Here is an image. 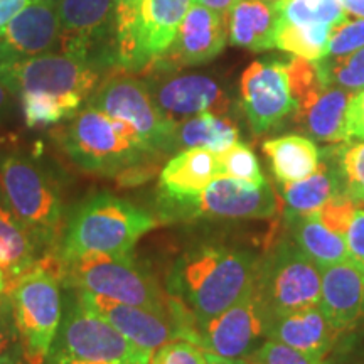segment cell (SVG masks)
I'll list each match as a JSON object with an SVG mask.
<instances>
[{
  "label": "cell",
  "instance_id": "1",
  "mask_svg": "<svg viewBox=\"0 0 364 364\" xmlns=\"http://www.w3.org/2000/svg\"><path fill=\"white\" fill-rule=\"evenodd\" d=\"M258 260L252 253L226 247H198L181 257L169 277L171 294L206 324L250 294Z\"/></svg>",
  "mask_w": 364,
  "mask_h": 364
},
{
  "label": "cell",
  "instance_id": "2",
  "mask_svg": "<svg viewBox=\"0 0 364 364\" xmlns=\"http://www.w3.org/2000/svg\"><path fill=\"white\" fill-rule=\"evenodd\" d=\"M159 226L157 218L125 199L95 194L73 213L58 257L103 253L127 257L136 241Z\"/></svg>",
  "mask_w": 364,
  "mask_h": 364
},
{
  "label": "cell",
  "instance_id": "3",
  "mask_svg": "<svg viewBox=\"0 0 364 364\" xmlns=\"http://www.w3.org/2000/svg\"><path fill=\"white\" fill-rule=\"evenodd\" d=\"M59 280L73 289L85 290L100 297L171 314L176 299L167 295L132 255L112 257L103 253H85L75 257H56Z\"/></svg>",
  "mask_w": 364,
  "mask_h": 364
},
{
  "label": "cell",
  "instance_id": "4",
  "mask_svg": "<svg viewBox=\"0 0 364 364\" xmlns=\"http://www.w3.org/2000/svg\"><path fill=\"white\" fill-rule=\"evenodd\" d=\"M22 356L27 364H44L63 318L56 263L36 262L6 287Z\"/></svg>",
  "mask_w": 364,
  "mask_h": 364
},
{
  "label": "cell",
  "instance_id": "5",
  "mask_svg": "<svg viewBox=\"0 0 364 364\" xmlns=\"http://www.w3.org/2000/svg\"><path fill=\"white\" fill-rule=\"evenodd\" d=\"M0 194L36 245L51 247L56 243L63 228V199L48 169L22 154L2 156Z\"/></svg>",
  "mask_w": 364,
  "mask_h": 364
},
{
  "label": "cell",
  "instance_id": "6",
  "mask_svg": "<svg viewBox=\"0 0 364 364\" xmlns=\"http://www.w3.org/2000/svg\"><path fill=\"white\" fill-rule=\"evenodd\" d=\"M59 142L83 171L120 177L122 182L139 177V164L147 157L139 145L122 134L115 118L90 105L59 130Z\"/></svg>",
  "mask_w": 364,
  "mask_h": 364
},
{
  "label": "cell",
  "instance_id": "7",
  "mask_svg": "<svg viewBox=\"0 0 364 364\" xmlns=\"http://www.w3.org/2000/svg\"><path fill=\"white\" fill-rule=\"evenodd\" d=\"M152 354L81 306L76 297L61 318L44 364H150Z\"/></svg>",
  "mask_w": 364,
  "mask_h": 364
},
{
  "label": "cell",
  "instance_id": "8",
  "mask_svg": "<svg viewBox=\"0 0 364 364\" xmlns=\"http://www.w3.org/2000/svg\"><path fill=\"white\" fill-rule=\"evenodd\" d=\"M253 297L263 322L300 309L318 306L321 268L292 241H282L258 260Z\"/></svg>",
  "mask_w": 364,
  "mask_h": 364
},
{
  "label": "cell",
  "instance_id": "9",
  "mask_svg": "<svg viewBox=\"0 0 364 364\" xmlns=\"http://www.w3.org/2000/svg\"><path fill=\"white\" fill-rule=\"evenodd\" d=\"M88 105L129 124L149 156L176 150L177 124L164 115L145 81L125 75L113 76L93 91Z\"/></svg>",
  "mask_w": 364,
  "mask_h": 364
},
{
  "label": "cell",
  "instance_id": "10",
  "mask_svg": "<svg viewBox=\"0 0 364 364\" xmlns=\"http://www.w3.org/2000/svg\"><path fill=\"white\" fill-rule=\"evenodd\" d=\"M76 297L81 306L110 322L127 339L149 351H156L161 346L177 339H186L198 344L196 318L174 295L172 297L176 299V304L171 314L115 302V300L85 292V290H80Z\"/></svg>",
  "mask_w": 364,
  "mask_h": 364
},
{
  "label": "cell",
  "instance_id": "11",
  "mask_svg": "<svg viewBox=\"0 0 364 364\" xmlns=\"http://www.w3.org/2000/svg\"><path fill=\"white\" fill-rule=\"evenodd\" d=\"M100 68L83 58L70 53L19 59V61H0V80L11 93H49L56 97L75 95L88 98L98 88Z\"/></svg>",
  "mask_w": 364,
  "mask_h": 364
},
{
  "label": "cell",
  "instance_id": "12",
  "mask_svg": "<svg viewBox=\"0 0 364 364\" xmlns=\"http://www.w3.org/2000/svg\"><path fill=\"white\" fill-rule=\"evenodd\" d=\"M59 48L103 66H115V0H58Z\"/></svg>",
  "mask_w": 364,
  "mask_h": 364
},
{
  "label": "cell",
  "instance_id": "13",
  "mask_svg": "<svg viewBox=\"0 0 364 364\" xmlns=\"http://www.w3.org/2000/svg\"><path fill=\"white\" fill-rule=\"evenodd\" d=\"M166 209L181 218L262 220L275 215L279 201L268 182L250 186L230 177H218L198 198L169 204Z\"/></svg>",
  "mask_w": 364,
  "mask_h": 364
},
{
  "label": "cell",
  "instance_id": "14",
  "mask_svg": "<svg viewBox=\"0 0 364 364\" xmlns=\"http://www.w3.org/2000/svg\"><path fill=\"white\" fill-rule=\"evenodd\" d=\"M240 95L245 115L257 134L270 130L297 108L287 65L279 61L252 63L241 75Z\"/></svg>",
  "mask_w": 364,
  "mask_h": 364
},
{
  "label": "cell",
  "instance_id": "15",
  "mask_svg": "<svg viewBox=\"0 0 364 364\" xmlns=\"http://www.w3.org/2000/svg\"><path fill=\"white\" fill-rule=\"evenodd\" d=\"M265 339V322L253 290L198 327L199 348L226 359H248Z\"/></svg>",
  "mask_w": 364,
  "mask_h": 364
},
{
  "label": "cell",
  "instance_id": "16",
  "mask_svg": "<svg viewBox=\"0 0 364 364\" xmlns=\"http://www.w3.org/2000/svg\"><path fill=\"white\" fill-rule=\"evenodd\" d=\"M226 41V17L196 2L186 14L169 51L150 70L172 71L204 65L225 49Z\"/></svg>",
  "mask_w": 364,
  "mask_h": 364
},
{
  "label": "cell",
  "instance_id": "17",
  "mask_svg": "<svg viewBox=\"0 0 364 364\" xmlns=\"http://www.w3.org/2000/svg\"><path fill=\"white\" fill-rule=\"evenodd\" d=\"M147 86L164 115L176 124L201 113L226 115L231 107L221 85L204 75L157 76Z\"/></svg>",
  "mask_w": 364,
  "mask_h": 364
},
{
  "label": "cell",
  "instance_id": "18",
  "mask_svg": "<svg viewBox=\"0 0 364 364\" xmlns=\"http://www.w3.org/2000/svg\"><path fill=\"white\" fill-rule=\"evenodd\" d=\"M58 0H31L0 36V61H19L59 46Z\"/></svg>",
  "mask_w": 364,
  "mask_h": 364
},
{
  "label": "cell",
  "instance_id": "19",
  "mask_svg": "<svg viewBox=\"0 0 364 364\" xmlns=\"http://www.w3.org/2000/svg\"><path fill=\"white\" fill-rule=\"evenodd\" d=\"M318 307L339 332L364 321V273L351 260L322 268Z\"/></svg>",
  "mask_w": 364,
  "mask_h": 364
},
{
  "label": "cell",
  "instance_id": "20",
  "mask_svg": "<svg viewBox=\"0 0 364 364\" xmlns=\"http://www.w3.org/2000/svg\"><path fill=\"white\" fill-rule=\"evenodd\" d=\"M339 334L318 306L284 314L265 322L267 339L290 346L322 364Z\"/></svg>",
  "mask_w": 364,
  "mask_h": 364
},
{
  "label": "cell",
  "instance_id": "21",
  "mask_svg": "<svg viewBox=\"0 0 364 364\" xmlns=\"http://www.w3.org/2000/svg\"><path fill=\"white\" fill-rule=\"evenodd\" d=\"M194 0H142L135 41L140 71H147L169 51Z\"/></svg>",
  "mask_w": 364,
  "mask_h": 364
},
{
  "label": "cell",
  "instance_id": "22",
  "mask_svg": "<svg viewBox=\"0 0 364 364\" xmlns=\"http://www.w3.org/2000/svg\"><path fill=\"white\" fill-rule=\"evenodd\" d=\"M221 177L218 154L203 147L182 149L166 164L159 177L166 206L198 198L213 181Z\"/></svg>",
  "mask_w": 364,
  "mask_h": 364
},
{
  "label": "cell",
  "instance_id": "23",
  "mask_svg": "<svg viewBox=\"0 0 364 364\" xmlns=\"http://www.w3.org/2000/svg\"><path fill=\"white\" fill-rule=\"evenodd\" d=\"M353 91L339 86L324 85L304 100L297 102L295 122L312 136L326 144H339L348 140L346 122Z\"/></svg>",
  "mask_w": 364,
  "mask_h": 364
},
{
  "label": "cell",
  "instance_id": "24",
  "mask_svg": "<svg viewBox=\"0 0 364 364\" xmlns=\"http://www.w3.org/2000/svg\"><path fill=\"white\" fill-rule=\"evenodd\" d=\"M228 39L250 51L275 48V31L280 14L267 0H236L226 12Z\"/></svg>",
  "mask_w": 364,
  "mask_h": 364
},
{
  "label": "cell",
  "instance_id": "25",
  "mask_svg": "<svg viewBox=\"0 0 364 364\" xmlns=\"http://www.w3.org/2000/svg\"><path fill=\"white\" fill-rule=\"evenodd\" d=\"M289 225L294 243L321 270L349 260L344 235L329 230L321 221L317 211L306 213V215H290Z\"/></svg>",
  "mask_w": 364,
  "mask_h": 364
},
{
  "label": "cell",
  "instance_id": "26",
  "mask_svg": "<svg viewBox=\"0 0 364 364\" xmlns=\"http://www.w3.org/2000/svg\"><path fill=\"white\" fill-rule=\"evenodd\" d=\"M263 152L270 159L272 171L280 184L306 179L316 172L321 152L311 139L302 135H284L267 140Z\"/></svg>",
  "mask_w": 364,
  "mask_h": 364
},
{
  "label": "cell",
  "instance_id": "27",
  "mask_svg": "<svg viewBox=\"0 0 364 364\" xmlns=\"http://www.w3.org/2000/svg\"><path fill=\"white\" fill-rule=\"evenodd\" d=\"M282 194L287 204V216L318 211L336 194H344L339 164L332 166L321 161L316 172L306 179L282 184Z\"/></svg>",
  "mask_w": 364,
  "mask_h": 364
},
{
  "label": "cell",
  "instance_id": "28",
  "mask_svg": "<svg viewBox=\"0 0 364 364\" xmlns=\"http://www.w3.org/2000/svg\"><path fill=\"white\" fill-rule=\"evenodd\" d=\"M238 142L240 132L233 122L215 113H201L179 122L174 134L176 150L203 147L221 154Z\"/></svg>",
  "mask_w": 364,
  "mask_h": 364
},
{
  "label": "cell",
  "instance_id": "29",
  "mask_svg": "<svg viewBox=\"0 0 364 364\" xmlns=\"http://www.w3.org/2000/svg\"><path fill=\"white\" fill-rule=\"evenodd\" d=\"M36 241L21 221L0 204V268L7 284L38 262Z\"/></svg>",
  "mask_w": 364,
  "mask_h": 364
},
{
  "label": "cell",
  "instance_id": "30",
  "mask_svg": "<svg viewBox=\"0 0 364 364\" xmlns=\"http://www.w3.org/2000/svg\"><path fill=\"white\" fill-rule=\"evenodd\" d=\"M332 27L280 22L275 31V48L294 56L318 61L327 54Z\"/></svg>",
  "mask_w": 364,
  "mask_h": 364
},
{
  "label": "cell",
  "instance_id": "31",
  "mask_svg": "<svg viewBox=\"0 0 364 364\" xmlns=\"http://www.w3.org/2000/svg\"><path fill=\"white\" fill-rule=\"evenodd\" d=\"M22 112H24L26 125L31 129L59 124L61 120L75 117L78 113L83 98L68 95V97H56L49 93H38L27 91L21 93Z\"/></svg>",
  "mask_w": 364,
  "mask_h": 364
},
{
  "label": "cell",
  "instance_id": "32",
  "mask_svg": "<svg viewBox=\"0 0 364 364\" xmlns=\"http://www.w3.org/2000/svg\"><path fill=\"white\" fill-rule=\"evenodd\" d=\"M280 22L336 27L348 19L341 0H285L279 7Z\"/></svg>",
  "mask_w": 364,
  "mask_h": 364
},
{
  "label": "cell",
  "instance_id": "33",
  "mask_svg": "<svg viewBox=\"0 0 364 364\" xmlns=\"http://www.w3.org/2000/svg\"><path fill=\"white\" fill-rule=\"evenodd\" d=\"M317 66L327 85L339 86L353 93L364 88V48L348 56H326L318 59Z\"/></svg>",
  "mask_w": 364,
  "mask_h": 364
},
{
  "label": "cell",
  "instance_id": "34",
  "mask_svg": "<svg viewBox=\"0 0 364 364\" xmlns=\"http://www.w3.org/2000/svg\"><path fill=\"white\" fill-rule=\"evenodd\" d=\"M218 162H220L221 177H230V179L245 182L250 186H262L265 181L258 159L248 145L235 144L225 152L218 154Z\"/></svg>",
  "mask_w": 364,
  "mask_h": 364
},
{
  "label": "cell",
  "instance_id": "35",
  "mask_svg": "<svg viewBox=\"0 0 364 364\" xmlns=\"http://www.w3.org/2000/svg\"><path fill=\"white\" fill-rule=\"evenodd\" d=\"M339 169L343 193L356 204H364V140L341 150Z\"/></svg>",
  "mask_w": 364,
  "mask_h": 364
},
{
  "label": "cell",
  "instance_id": "36",
  "mask_svg": "<svg viewBox=\"0 0 364 364\" xmlns=\"http://www.w3.org/2000/svg\"><path fill=\"white\" fill-rule=\"evenodd\" d=\"M364 48V19L343 21L341 24L332 27L327 54L329 58L348 56L358 49ZM324 56V58H326Z\"/></svg>",
  "mask_w": 364,
  "mask_h": 364
},
{
  "label": "cell",
  "instance_id": "37",
  "mask_svg": "<svg viewBox=\"0 0 364 364\" xmlns=\"http://www.w3.org/2000/svg\"><path fill=\"white\" fill-rule=\"evenodd\" d=\"M150 364H208V361L203 348L191 341L177 339L156 349Z\"/></svg>",
  "mask_w": 364,
  "mask_h": 364
},
{
  "label": "cell",
  "instance_id": "38",
  "mask_svg": "<svg viewBox=\"0 0 364 364\" xmlns=\"http://www.w3.org/2000/svg\"><path fill=\"white\" fill-rule=\"evenodd\" d=\"M250 364H322L314 361L297 349L273 339H265L260 348L248 358Z\"/></svg>",
  "mask_w": 364,
  "mask_h": 364
},
{
  "label": "cell",
  "instance_id": "39",
  "mask_svg": "<svg viewBox=\"0 0 364 364\" xmlns=\"http://www.w3.org/2000/svg\"><path fill=\"white\" fill-rule=\"evenodd\" d=\"M356 206L358 204L346 194H336L331 201H327L324 206L318 209L317 215L329 230L344 235L354 213H356Z\"/></svg>",
  "mask_w": 364,
  "mask_h": 364
},
{
  "label": "cell",
  "instance_id": "40",
  "mask_svg": "<svg viewBox=\"0 0 364 364\" xmlns=\"http://www.w3.org/2000/svg\"><path fill=\"white\" fill-rule=\"evenodd\" d=\"M349 260L364 273V209H356L344 233Z\"/></svg>",
  "mask_w": 364,
  "mask_h": 364
},
{
  "label": "cell",
  "instance_id": "41",
  "mask_svg": "<svg viewBox=\"0 0 364 364\" xmlns=\"http://www.w3.org/2000/svg\"><path fill=\"white\" fill-rule=\"evenodd\" d=\"M346 132H348V140H364V88L356 91L349 102Z\"/></svg>",
  "mask_w": 364,
  "mask_h": 364
},
{
  "label": "cell",
  "instance_id": "42",
  "mask_svg": "<svg viewBox=\"0 0 364 364\" xmlns=\"http://www.w3.org/2000/svg\"><path fill=\"white\" fill-rule=\"evenodd\" d=\"M142 0H115V33L136 27Z\"/></svg>",
  "mask_w": 364,
  "mask_h": 364
},
{
  "label": "cell",
  "instance_id": "43",
  "mask_svg": "<svg viewBox=\"0 0 364 364\" xmlns=\"http://www.w3.org/2000/svg\"><path fill=\"white\" fill-rule=\"evenodd\" d=\"M17 344H19V336L14 324L11 304L6 299V302L0 304V356Z\"/></svg>",
  "mask_w": 364,
  "mask_h": 364
},
{
  "label": "cell",
  "instance_id": "44",
  "mask_svg": "<svg viewBox=\"0 0 364 364\" xmlns=\"http://www.w3.org/2000/svg\"><path fill=\"white\" fill-rule=\"evenodd\" d=\"M31 0H0V36L4 34L14 17L24 9Z\"/></svg>",
  "mask_w": 364,
  "mask_h": 364
},
{
  "label": "cell",
  "instance_id": "45",
  "mask_svg": "<svg viewBox=\"0 0 364 364\" xmlns=\"http://www.w3.org/2000/svg\"><path fill=\"white\" fill-rule=\"evenodd\" d=\"M346 16H353L356 19H364V0H341Z\"/></svg>",
  "mask_w": 364,
  "mask_h": 364
},
{
  "label": "cell",
  "instance_id": "46",
  "mask_svg": "<svg viewBox=\"0 0 364 364\" xmlns=\"http://www.w3.org/2000/svg\"><path fill=\"white\" fill-rule=\"evenodd\" d=\"M194 2L201 4V6L211 9V11L220 12L223 16H226V12L233 7L236 0H194Z\"/></svg>",
  "mask_w": 364,
  "mask_h": 364
},
{
  "label": "cell",
  "instance_id": "47",
  "mask_svg": "<svg viewBox=\"0 0 364 364\" xmlns=\"http://www.w3.org/2000/svg\"><path fill=\"white\" fill-rule=\"evenodd\" d=\"M0 364H27V361L22 356V351H21V346H14L12 349H9L7 353H4L2 356H0Z\"/></svg>",
  "mask_w": 364,
  "mask_h": 364
},
{
  "label": "cell",
  "instance_id": "48",
  "mask_svg": "<svg viewBox=\"0 0 364 364\" xmlns=\"http://www.w3.org/2000/svg\"><path fill=\"white\" fill-rule=\"evenodd\" d=\"M11 95H12L11 90H9L6 83L0 80V117L7 112L9 103H11Z\"/></svg>",
  "mask_w": 364,
  "mask_h": 364
},
{
  "label": "cell",
  "instance_id": "49",
  "mask_svg": "<svg viewBox=\"0 0 364 364\" xmlns=\"http://www.w3.org/2000/svg\"><path fill=\"white\" fill-rule=\"evenodd\" d=\"M206 361H208V364H250L248 359H226V358H220V356H216V354H211V353H206Z\"/></svg>",
  "mask_w": 364,
  "mask_h": 364
},
{
  "label": "cell",
  "instance_id": "50",
  "mask_svg": "<svg viewBox=\"0 0 364 364\" xmlns=\"http://www.w3.org/2000/svg\"><path fill=\"white\" fill-rule=\"evenodd\" d=\"M6 287H7V279H6V273H4L2 268H0V294L6 292Z\"/></svg>",
  "mask_w": 364,
  "mask_h": 364
},
{
  "label": "cell",
  "instance_id": "51",
  "mask_svg": "<svg viewBox=\"0 0 364 364\" xmlns=\"http://www.w3.org/2000/svg\"><path fill=\"white\" fill-rule=\"evenodd\" d=\"M267 2H270V4H273V6H275V7H279L280 4L285 2V0H267Z\"/></svg>",
  "mask_w": 364,
  "mask_h": 364
},
{
  "label": "cell",
  "instance_id": "52",
  "mask_svg": "<svg viewBox=\"0 0 364 364\" xmlns=\"http://www.w3.org/2000/svg\"><path fill=\"white\" fill-rule=\"evenodd\" d=\"M127 364H139V363H127Z\"/></svg>",
  "mask_w": 364,
  "mask_h": 364
},
{
  "label": "cell",
  "instance_id": "53",
  "mask_svg": "<svg viewBox=\"0 0 364 364\" xmlns=\"http://www.w3.org/2000/svg\"><path fill=\"white\" fill-rule=\"evenodd\" d=\"M363 322H364V321H363Z\"/></svg>",
  "mask_w": 364,
  "mask_h": 364
}]
</instances>
